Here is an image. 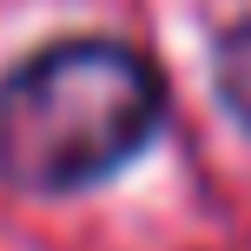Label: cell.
Returning <instances> with one entry per match:
<instances>
[{
	"instance_id": "1",
	"label": "cell",
	"mask_w": 251,
	"mask_h": 251,
	"mask_svg": "<svg viewBox=\"0 0 251 251\" xmlns=\"http://www.w3.org/2000/svg\"><path fill=\"white\" fill-rule=\"evenodd\" d=\"M165 79L119 40H60L0 79V178L20 192H79L146 152Z\"/></svg>"
},
{
	"instance_id": "2",
	"label": "cell",
	"mask_w": 251,
	"mask_h": 251,
	"mask_svg": "<svg viewBox=\"0 0 251 251\" xmlns=\"http://www.w3.org/2000/svg\"><path fill=\"white\" fill-rule=\"evenodd\" d=\"M212 79H218V100H225V113L251 132V20L218 33V47H212Z\"/></svg>"
}]
</instances>
